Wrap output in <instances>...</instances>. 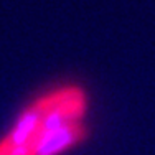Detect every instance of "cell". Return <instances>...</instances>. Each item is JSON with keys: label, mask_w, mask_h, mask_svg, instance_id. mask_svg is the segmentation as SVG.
<instances>
[{"label": "cell", "mask_w": 155, "mask_h": 155, "mask_svg": "<svg viewBox=\"0 0 155 155\" xmlns=\"http://www.w3.org/2000/svg\"><path fill=\"white\" fill-rule=\"evenodd\" d=\"M86 96L68 86L40 97L0 142V155H58L84 137Z\"/></svg>", "instance_id": "cell-1"}]
</instances>
